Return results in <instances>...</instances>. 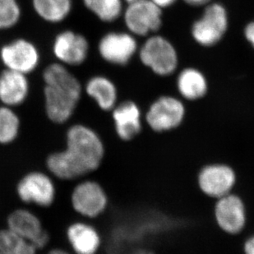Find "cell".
Wrapping results in <instances>:
<instances>
[{
    "label": "cell",
    "instance_id": "obj_1",
    "mask_svg": "<svg viewBox=\"0 0 254 254\" xmlns=\"http://www.w3.org/2000/svg\"><path fill=\"white\" fill-rule=\"evenodd\" d=\"M103 141L85 125H73L66 134V148L49 156L46 165L55 176L71 180L97 170L103 161Z\"/></svg>",
    "mask_w": 254,
    "mask_h": 254
},
{
    "label": "cell",
    "instance_id": "obj_2",
    "mask_svg": "<svg viewBox=\"0 0 254 254\" xmlns=\"http://www.w3.org/2000/svg\"><path fill=\"white\" fill-rule=\"evenodd\" d=\"M43 77L47 116L56 124L65 123L72 116L81 98V83L60 64L46 67Z\"/></svg>",
    "mask_w": 254,
    "mask_h": 254
},
{
    "label": "cell",
    "instance_id": "obj_3",
    "mask_svg": "<svg viewBox=\"0 0 254 254\" xmlns=\"http://www.w3.org/2000/svg\"><path fill=\"white\" fill-rule=\"evenodd\" d=\"M139 58L145 66L159 76H169L175 72L179 64L177 51L167 39L151 36L141 46Z\"/></svg>",
    "mask_w": 254,
    "mask_h": 254
},
{
    "label": "cell",
    "instance_id": "obj_4",
    "mask_svg": "<svg viewBox=\"0 0 254 254\" xmlns=\"http://www.w3.org/2000/svg\"><path fill=\"white\" fill-rule=\"evenodd\" d=\"M228 26L227 12L223 5L211 3L206 6L201 18L192 24V38L201 46H215L223 38Z\"/></svg>",
    "mask_w": 254,
    "mask_h": 254
},
{
    "label": "cell",
    "instance_id": "obj_5",
    "mask_svg": "<svg viewBox=\"0 0 254 254\" xmlns=\"http://www.w3.org/2000/svg\"><path fill=\"white\" fill-rule=\"evenodd\" d=\"M125 22L133 35L146 36L158 31L162 26V9L151 0H138L128 3Z\"/></svg>",
    "mask_w": 254,
    "mask_h": 254
},
{
    "label": "cell",
    "instance_id": "obj_6",
    "mask_svg": "<svg viewBox=\"0 0 254 254\" xmlns=\"http://www.w3.org/2000/svg\"><path fill=\"white\" fill-rule=\"evenodd\" d=\"M185 107L182 101L174 96H161L154 101L146 115L147 125L155 132L175 129L182 124Z\"/></svg>",
    "mask_w": 254,
    "mask_h": 254
},
{
    "label": "cell",
    "instance_id": "obj_7",
    "mask_svg": "<svg viewBox=\"0 0 254 254\" xmlns=\"http://www.w3.org/2000/svg\"><path fill=\"white\" fill-rule=\"evenodd\" d=\"M197 183L204 194L218 199L230 193L236 183V175L227 165L211 164L200 170Z\"/></svg>",
    "mask_w": 254,
    "mask_h": 254
},
{
    "label": "cell",
    "instance_id": "obj_8",
    "mask_svg": "<svg viewBox=\"0 0 254 254\" xmlns=\"http://www.w3.org/2000/svg\"><path fill=\"white\" fill-rule=\"evenodd\" d=\"M71 201L77 213L88 218H94L105 211L108 198L103 188L98 183L88 180L74 188Z\"/></svg>",
    "mask_w": 254,
    "mask_h": 254
},
{
    "label": "cell",
    "instance_id": "obj_9",
    "mask_svg": "<svg viewBox=\"0 0 254 254\" xmlns=\"http://www.w3.org/2000/svg\"><path fill=\"white\" fill-rule=\"evenodd\" d=\"M17 192L22 201L42 207L51 206L56 197V188L52 180L41 172L25 175L17 185Z\"/></svg>",
    "mask_w": 254,
    "mask_h": 254
},
{
    "label": "cell",
    "instance_id": "obj_10",
    "mask_svg": "<svg viewBox=\"0 0 254 254\" xmlns=\"http://www.w3.org/2000/svg\"><path fill=\"white\" fill-rule=\"evenodd\" d=\"M0 57L7 69L27 74L36 69L40 60L38 50L30 41L18 39L1 49Z\"/></svg>",
    "mask_w": 254,
    "mask_h": 254
},
{
    "label": "cell",
    "instance_id": "obj_11",
    "mask_svg": "<svg viewBox=\"0 0 254 254\" xmlns=\"http://www.w3.org/2000/svg\"><path fill=\"white\" fill-rule=\"evenodd\" d=\"M216 223L221 230L230 234H240L246 225V208L237 195L229 194L218 198L215 206Z\"/></svg>",
    "mask_w": 254,
    "mask_h": 254
},
{
    "label": "cell",
    "instance_id": "obj_12",
    "mask_svg": "<svg viewBox=\"0 0 254 254\" xmlns=\"http://www.w3.org/2000/svg\"><path fill=\"white\" fill-rule=\"evenodd\" d=\"M7 228L41 250L50 241V235L45 230L38 217L28 210L18 209L7 217Z\"/></svg>",
    "mask_w": 254,
    "mask_h": 254
},
{
    "label": "cell",
    "instance_id": "obj_13",
    "mask_svg": "<svg viewBox=\"0 0 254 254\" xmlns=\"http://www.w3.org/2000/svg\"><path fill=\"white\" fill-rule=\"evenodd\" d=\"M137 43L134 36L124 32H110L99 42L98 51L103 60L116 65H126L134 56Z\"/></svg>",
    "mask_w": 254,
    "mask_h": 254
},
{
    "label": "cell",
    "instance_id": "obj_14",
    "mask_svg": "<svg viewBox=\"0 0 254 254\" xmlns=\"http://www.w3.org/2000/svg\"><path fill=\"white\" fill-rule=\"evenodd\" d=\"M88 51L86 37L72 31H63L56 36L54 42L55 56L66 64H82L87 57Z\"/></svg>",
    "mask_w": 254,
    "mask_h": 254
},
{
    "label": "cell",
    "instance_id": "obj_15",
    "mask_svg": "<svg viewBox=\"0 0 254 254\" xmlns=\"http://www.w3.org/2000/svg\"><path fill=\"white\" fill-rule=\"evenodd\" d=\"M113 120L117 135L123 141H130L141 132V111L132 101L123 102L113 109Z\"/></svg>",
    "mask_w": 254,
    "mask_h": 254
},
{
    "label": "cell",
    "instance_id": "obj_16",
    "mask_svg": "<svg viewBox=\"0 0 254 254\" xmlns=\"http://www.w3.org/2000/svg\"><path fill=\"white\" fill-rule=\"evenodd\" d=\"M29 92L26 74L6 69L0 75V101L6 106H19Z\"/></svg>",
    "mask_w": 254,
    "mask_h": 254
},
{
    "label": "cell",
    "instance_id": "obj_17",
    "mask_svg": "<svg viewBox=\"0 0 254 254\" xmlns=\"http://www.w3.org/2000/svg\"><path fill=\"white\" fill-rule=\"evenodd\" d=\"M67 238L76 254H96L101 246L99 233L88 224H72L67 228Z\"/></svg>",
    "mask_w": 254,
    "mask_h": 254
},
{
    "label": "cell",
    "instance_id": "obj_18",
    "mask_svg": "<svg viewBox=\"0 0 254 254\" xmlns=\"http://www.w3.org/2000/svg\"><path fill=\"white\" fill-rule=\"evenodd\" d=\"M86 91L103 111H112L117 102V88L111 80L104 76L91 77L86 85Z\"/></svg>",
    "mask_w": 254,
    "mask_h": 254
},
{
    "label": "cell",
    "instance_id": "obj_19",
    "mask_svg": "<svg viewBox=\"0 0 254 254\" xmlns=\"http://www.w3.org/2000/svg\"><path fill=\"white\" fill-rule=\"evenodd\" d=\"M177 87L180 95L189 101L202 98L208 89L202 72L192 67H188L180 72L178 76Z\"/></svg>",
    "mask_w": 254,
    "mask_h": 254
},
{
    "label": "cell",
    "instance_id": "obj_20",
    "mask_svg": "<svg viewBox=\"0 0 254 254\" xmlns=\"http://www.w3.org/2000/svg\"><path fill=\"white\" fill-rule=\"evenodd\" d=\"M32 2L36 13L50 22L64 20L72 9V0H32Z\"/></svg>",
    "mask_w": 254,
    "mask_h": 254
},
{
    "label": "cell",
    "instance_id": "obj_21",
    "mask_svg": "<svg viewBox=\"0 0 254 254\" xmlns=\"http://www.w3.org/2000/svg\"><path fill=\"white\" fill-rule=\"evenodd\" d=\"M36 248L8 228L0 230V254H36Z\"/></svg>",
    "mask_w": 254,
    "mask_h": 254
},
{
    "label": "cell",
    "instance_id": "obj_22",
    "mask_svg": "<svg viewBox=\"0 0 254 254\" xmlns=\"http://www.w3.org/2000/svg\"><path fill=\"white\" fill-rule=\"evenodd\" d=\"M84 4L99 19L114 22L122 14V0H83Z\"/></svg>",
    "mask_w": 254,
    "mask_h": 254
},
{
    "label": "cell",
    "instance_id": "obj_23",
    "mask_svg": "<svg viewBox=\"0 0 254 254\" xmlns=\"http://www.w3.org/2000/svg\"><path fill=\"white\" fill-rule=\"evenodd\" d=\"M19 118L8 106L0 107V143H11L19 132Z\"/></svg>",
    "mask_w": 254,
    "mask_h": 254
},
{
    "label": "cell",
    "instance_id": "obj_24",
    "mask_svg": "<svg viewBox=\"0 0 254 254\" xmlns=\"http://www.w3.org/2000/svg\"><path fill=\"white\" fill-rule=\"evenodd\" d=\"M21 9L17 0H0V29L13 27L19 21Z\"/></svg>",
    "mask_w": 254,
    "mask_h": 254
},
{
    "label": "cell",
    "instance_id": "obj_25",
    "mask_svg": "<svg viewBox=\"0 0 254 254\" xmlns=\"http://www.w3.org/2000/svg\"><path fill=\"white\" fill-rule=\"evenodd\" d=\"M245 38L254 48V21L250 22L245 29Z\"/></svg>",
    "mask_w": 254,
    "mask_h": 254
},
{
    "label": "cell",
    "instance_id": "obj_26",
    "mask_svg": "<svg viewBox=\"0 0 254 254\" xmlns=\"http://www.w3.org/2000/svg\"><path fill=\"white\" fill-rule=\"evenodd\" d=\"M244 250L245 254H254V235L245 241Z\"/></svg>",
    "mask_w": 254,
    "mask_h": 254
},
{
    "label": "cell",
    "instance_id": "obj_27",
    "mask_svg": "<svg viewBox=\"0 0 254 254\" xmlns=\"http://www.w3.org/2000/svg\"><path fill=\"white\" fill-rule=\"evenodd\" d=\"M151 1L162 9V8L170 7L171 5L174 4L177 0H151Z\"/></svg>",
    "mask_w": 254,
    "mask_h": 254
},
{
    "label": "cell",
    "instance_id": "obj_28",
    "mask_svg": "<svg viewBox=\"0 0 254 254\" xmlns=\"http://www.w3.org/2000/svg\"><path fill=\"white\" fill-rule=\"evenodd\" d=\"M187 4L191 6H203V5L208 4L211 0H184Z\"/></svg>",
    "mask_w": 254,
    "mask_h": 254
},
{
    "label": "cell",
    "instance_id": "obj_29",
    "mask_svg": "<svg viewBox=\"0 0 254 254\" xmlns=\"http://www.w3.org/2000/svg\"><path fill=\"white\" fill-rule=\"evenodd\" d=\"M130 254H154L153 253L151 252V251H148V250H136V251H133V252L131 253Z\"/></svg>",
    "mask_w": 254,
    "mask_h": 254
},
{
    "label": "cell",
    "instance_id": "obj_30",
    "mask_svg": "<svg viewBox=\"0 0 254 254\" xmlns=\"http://www.w3.org/2000/svg\"><path fill=\"white\" fill-rule=\"evenodd\" d=\"M68 254V253L66 252V251H64V250H59V249H57V250H51V251H50V252H49L48 254Z\"/></svg>",
    "mask_w": 254,
    "mask_h": 254
},
{
    "label": "cell",
    "instance_id": "obj_31",
    "mask_svg": "<svg viewBox=\"0 0 254 254\" xmlns=\"http://www.w3.org/2000/svg\"><path fill=\"white\" fill-rule=\"evenodd\" d=\"M127 3H131V2H136V1H138V0H125Z\"/></svg>",
    "mask_w": 254,
    "mask_h": 254
},
{
    "label": "cell",
    "instance_id": "obj_32",
    "mask_svg": "<svg viewBox=\"0 0 254 254\" xmlns=\"http://www.w3.org/2000/svg\"></svg>",
    "mask_w": 254,
    "mask_h": 254
}]
</instances>
